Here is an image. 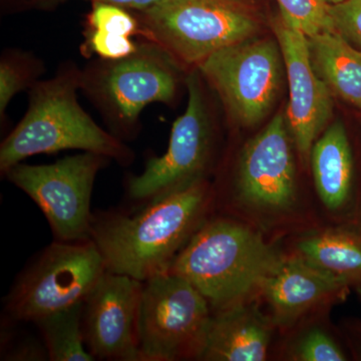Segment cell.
<instances>
[{"label":"cell","instance_id":"obj_26","mask_svg":"<svg viewBox=\"0 0 361 361\" xmlns=\"http://www.w3.org/2000/svg\"><path fill=\"white\" fill-rule=\"evenodd\" d=\"M45 4H56V2L65 1V0H37ZM92 2H106V4H116V6L132 9L134 11H146L160 4L163 0H90Z\"/></svg>","mask_w":361,"mask_h":361},{"label":"cell","instance_id":"obj_10","mask_svg":"<svg viewBox=\"0 0 361 361\" xmlns=\"http://www.w3.org/2000/svg\"><path fill=\"white\" fill-rule=\"evenodd\" d=\"M197 68L188 71L186 111L173 123L167 151L128 182L133 200L149 203L203 180L213 149V125Z\"/></svg>","mask_w":361,"mask_h":361},{"label":"cell","instance_id":"obj_27","mask_svg":"<svg viewBox=\"0 0 361 361\" xmlns=\"http://www.w3.org/2000/svg\"><path fill=\"white\" fill-rule=\"evenodd\" d=\"M325 4H341V2L344 1V0H322Z\"/></svg>","mask_w":361,"mask_h":361},{"label":"cell","instance_id":"obj_5","mask_svg":"<svg viewBox=\"0 0 361 361\" xmlns=\"http://www.w3.org/2000/svg\"><path fill=\"white\" fill-rule=\"evenodd\" d=\"M135 14L139 35L189 71L215 52L255 37L261 26L247 0H163Z\"/></svg>","mask_w":361,"mask_h":361},{"label":"cell","instance_id":"obj_21","mask_svg":"<svg viewBox=\"0 0 361 361\" xmlns=\"http://www.w3.org/2000/svg\"><path fill=\"white\" fill-rule=\"evenodd\" d=\"M279 13L306 37L334 30L329 4L322 0H276Z\"/></svg>","mask_w":361,"mask_h":361},{"label":"cell","instance_id":"obj_12","mask_svg":"<svg viewBox=\"0 0 361 361\" xmlns=\"http://www.w3.org/2000/svg\"><path fill=\"white\" fill-rule=\"evenodd\" d=\"M271 27L286 68L287 125L297 151L306 163L313 145L334 114V96L313 68L307 37L280 13L271 20Z\"/></svg>","mask_w":361,"mask_h":361},{"label":"cell","instance_id":"obj_15","mask_svg":"<svg viewBox=\"0 0 361 361\" xmlns=\"http://www.w3.org/2000/svg\"><path fill=\"white\" fill-rule=\"evenodd\" d=\"M272 319L257 306L242 302L216 311L198 358L214 361H262L269 348Z\"/></svg>","mask_w":361,"mask_h":361},{"label":"cell","instance_id":"obj_18","mask_svg":"<svg viewBox=\"0 0 361 361\" xmlns=\"http://www.w3.org/2000/svg\"><path fill=\"white\" fill-rule=\"evenodd\" d=\"M296 254L341 278L361 295V232L329 228L305 235Z\"/></svg>","mask_w":361,"mask_h":361},{"label":"cell","instance_id":"obj_3","mask_svg":"<svg viewBox=\"0 0 361 361\" xmlns=\"http://www.w3.org/2000/svg\"><path fill=\"white\" fill-rule=\"evenodd\" d=\"M282 258L250 228L217 219L199 228L169 272L191 282L216 312L260 293Z\"/></svg>","mask_w":361,"mask_h":361},{"label":"cell","instance_id":"obj_7","mask_svg":"<svg viewBox=\"0 0 361 361\" xmlns=\"http://www.w3.org/2000/svg\"><path fill=\"white\" fill-rule=\"evenodd\" d=\"M106 271L92 240L52 243L18 278L6 297V311L14 319L37 322L85 302Z\"/></svg>","mask_w":361,"mask_h":361},{"label":"cell","instance_id":"obj_14","mask_svg":"<svg viewBox=\"0 0 361 361\" xmlns=\"http://www.w3.org/2000/svg\"><path fill=\"white\" fill-rule=\"evenodd\" d=\"M348 291L341 278L295 253L282 258L260 293L269 305L274 325L289 327L311 310L342 300Z\"/></svg>","mask_w":361,"mask_h":361},{"label":"cell","instance_id":"obj_16","mask_svg":"<svg viewBox=\"0 0 361 361\" xmlns=\"http://www.w3.org/2000/svg\"><path fill=\"white\" fill-rule=\"evenodd\" d=\"M316 75L332 96L361 111V51L336 30L307 37Z\"/></svg>","mask_w":361,"mask_h":361},{"label":"cell","instance_id":"obj_20","mask_svg":"<svg viewBox=\"0 0 361 361\" xmlns=\"http://www.w3.org/2000/svg\"><path fill=\"white\" fill-rule=\"evenodd\" d=\"M45 66L32 52L6 49L0 58V116L1 122L9 103L18 92L30 90L39 82Z\"/></svg>","mask_w":361,"mask_h":361},{"label":"cell","instance_id":"obj_6","mask_svg":"<svg viewBox=\"0 0 361 361\" xmlns=\"http://www.w3.org/2000/svg\"><path fill=\"white\" fill-rule=\"evenodd\" d=\"M212 308L184 277L167 272L142 282L137 342L140 360L199 357Z\"/></svg>","mask_w":361,"mask_h":361},{"label":"cell","instance_id":"obj_11","mask_svg":"<svg viewBox=\"0 0 361 361\" xmlns=\"http://www.w3.org/2000/svg\"><path fill=\"white\" fill-rule=\"evenodd\" d=\"M292 144L286 116L277 114L242 151L236 178L240 200L263 213L290 210L296 201Z\"/></svg>","mask_w":361,"mask_h":361},{"label":"cell","instance_id":"obj_19","mask_svg":"<svg viewBox=\"0 0 361 361\" xmlns=\"http://www.w3.org/2000/svg\"><path fill=\"white\" fill-rule=\"evenodd\" d=\"M84 306L85 302L77 303L37 320L49 360H94V356L85 346Z\"/></svg>","mask_w":361,"mask_h":361},{"label":"cell","instance_id":"obj_4","mask_svg":"<svg viewBox=\"0 0 361 361\" xmlns=\"http://www.w3.org/2000/svg\"><path fill=\"white\" fill-rule=\"evenodd\" d=\"M185 70L170 54L149 40L120 59H94L82 73V87L102 114L110 133L121 141L139 134L140 116L149 104H174Z\"/></svg>","mask_w":361,"mask_h":361},{"label":"cell","instance_id":"obj_22","mask_svg":"<svg viewBox=\"0 0 361 361\" xmlns=\"http://www.w3.org/2000/svg\"><path fill=\"white\" fill-rule=\"evenodd\" d=\"M85 30L108 35L134 37L140 35V23L135 14L125 7L106 2H92V11L85 20Z\"/></svg>","mask_w":361,"mask_h":361},{"label":"cell","instance_id":"obj_1","mask_svg":"<svg viewBox=\"0 0 361 361\" xmlns=\"http://www.w3.org/2000/svg\"><path fill=\"white\" fill-rule=\"evenodd\" d=\"M210 193L204 180L147 203L133 216L92 218L90 240L106 271L145 282L170 271L180 252L204 224Z\"/></svg>","mask_w":361,"mask_h":361},{"label":"cell","instance_id":"obj_25","mask_svg":"<svg viewBox=\"0 0 361 361\" xmlns=\"http://www.w3.org/2000/svg\"><path fill=\"white\" fill-rule=\"evenodd\" d=\"M334 30L361 51V0H344L329 4Z\"/></svg>","mask_w":361,"mask_h":361},{"label":"cell","instance_id":"obj_9","mask_svg":"<svg viewBox=\"0 0 361 361\" xmlns=\"http://www.w3.org/2000/svg\"><path fill=\"white\" fill-rule=\"evenodd\" d=\"M110 160L84 152L49 165L16 164L2 173L39 207L59 241H87L94 218L90 199L94 180Z\"/></svg>","mask_w":361,"mask_h":361},{"label":"cell","instance_id":"obj_8","mask_svg":"<svg viewBox=\"0 0 361 361\" xmlns=\"http://www.w3.org/2000/svg\"><path fill=\"white\" fill-rule=\"evenodd\" d=\"M283 63L277 40L255 37L215 52L196 68L233 120L253 127L276 103Z\"/></svg>","mask_w":361,"mask_h":361},{"label":"cell","instance_id":"obj_17","mask_svg":"<svg viewBox=\"0 0 361 361\" xmlns=\"http://www.w3.org/2000/svg\"><path fill=\"white\" fill-rule=\"evenodd\" d=\"M310 160L320 200L330 210H338L350 193L353 169L350 145L341 121L329 126L316 140Z\"/></svg>","mask_w":361,"mask_h":361},{"label":"cell","instance_id":"obj_2","mask_svg":"<svg viewBox=\"0 0 361 361\" xmlns=\"http://www.w3.org/2000/svg\"><path fill=\"white\" fill-rule=\"evenodd\" d=\"M82 73L68 61L28 90L27 111L0 146L1 172L30 157L66 149L99 154L123 166L134 161V152L102 129L78 103Z\"/></svg>","mask_w":361,"mask_h":361},{"label":"cell","instance_id":"obj_23","mask_svg":"<svg viewBox=\"0 0 361 361\" xmlns=\"http://www.w3.org/2000/svg\"><path fill=\"white\" fill-rule=\"evenodd\" d=\"M84 37L80 52L87 58L97 56L103 59H120L134 54L139 47V42L129 37L103 35L87 30Z\"/></svg>","mask_w":361,"mask_h":361},{"label":"cell","instance_id":"obj_24","mask_svg":"<svg viewBox=\"0 0 361 361\" xmlns=\"http://www.w3.org/2000/svg\"><path fill=\"white\" fill-rule=\"evenodd\" d=\"M293 358L302 361H341L345 356L334 339L322 329H311L294 348Z\"/></svg>","mask_w":361,"mask_h":361},{"label":"cell","instance_id":"obj_13","mask_svg":"<svg viewBox=\"0 0 361 361\" xmlns=\"http://www.w3.org/2000/svg\"><path fill=\"white\" fill-rule=\"evenodd\" d=\"M142 282L106 271L85 301V341L94 357L140 360L137 314Z\"/></svg>","mask_w":361,"mask_h":361}]
</instances>
